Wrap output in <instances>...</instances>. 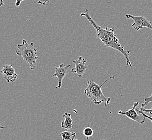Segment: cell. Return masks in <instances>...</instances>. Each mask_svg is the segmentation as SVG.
<instances>
[{"label": "cell", "mask_w": 152, "mask_h": 140, "mask_svg": "<svg viewBox=\"0 0 152 140\" xmlns=\"http://www.w3.org/2000/svg\"><path fill=\"white\" fill-rule=\"evenodd\" d=\"M80 15L86 18L90 23L93 26L96 31V37L99 38L102 44L121 53L126 59L127 65L131 67H132L129 58L131 51L125 49V48L120 44L119 40L117 37L114 28H109L108 27H106L105 29L102 28L92 18L88 9H86L85 12H83Z\"/></svg>", "instance_id": "1"}, {"label": "cell", "mask_w": 152, "mask_h": 140, "mask_svg": "<svg viewBox=\"0 0 152 140\" xmlns=\"http://www.w3.org/2000/svg\"><path fill=\"white\" fill-rule=\"evenodd\" d=\"M114 76H112L107 79L101 85H98L92 80H88L86 84V88L84 90L85 94L94 102L95 105H99L102 102H105V107L110 103L111 98L104 96L102 90V86L110 80L114 79Z\"/></svg>", "instance_id": "2"}, {"label": "cell", "mask_w": 152, "mask_h": 140, "mask_svg": "<svg viewBox=\"0 0 152 140\" xmlns=\"http://www.w3.org/2000/svg\"><path fill=\"white\" fill-rule=\"evenodd\" d=\"M16 53L17 55L22 56L24 62L29 65L31 70H35V64L38 57L37 50L34 43L29 44L26 40L23 39L22 44L17 45Z\"/></svg>", "instance_id": "3"}, {"label": "cell", "mask_w": 152, "mask_h": 140, "mask_svg": "<svg viewBox=\"0 0 152 140\" xmlns=\"http://www.w3.org/2000/svg\"><path fill=\"white\" fill-rule=\"evenodd\" d=\"M127 18H131L134 20V23L132 26L135 30L138 31L143 28H147L152 30V26L151 22L148 20L146 18L142 16H135L133 15L127 14L125 16Z\"/></svg>", "instance_id": "4"}, {"label": "cell", "mask_w": 152, "mask_h": 140, "mask_svg": "<svg viewBox=\"0 0 152 140\" xmlns=\"http://www.w3.org/2000/svg\"><path fill=\"white\" fill-rule=\"evenodd\" d=\"M86 62L87 61L83 57H79L78 59L74 60L73 63L75 65V67L71 70V72L76 73L79 77L81 78L88 69Z\"/></svg>", "instance_id": "5"}, {"label": "cell", "mask_w": 152, "mask_h": 140, "mask_svg": "<svg viewBox=\"0 0 152 140\" xmlns=\"http://www.w3.org/2000/svg\"><path fill=\"white\" fill-rule=\"evenodd\" d=\"M4 79L8 82H13L18 78V74L12 65H6L1 70Z\"/></svg>", "instance_id": "6"}, {"label": "cell", "mask_w": 152, "mask_h": 140, "mask_svg": "<svg viewBox=\"0 0 152 140\" xmlns=\"http://www.w3.org/2000/svg\"><path fill=\"white\" fill-rule=\"evenodd\" d=\"M71 67L70 65H65L64 64H61L58 67H55L56 72L53 74V77H56L58 79V86L56 88H61L62 86V81L65 76L66 75L67 70Z\"/></svg>", "instance_id": "7"}, {"label": "cell", "mask_w": 152, "mask_h": 140, "mask_svg": "<svg viewBox=\"0 0 152 140\" xmlns=\"http://www.w3.org/2000/svg\"><path fill=\"white\" fill-rule=\"evenodd\" d=\"M139 105V102H134L133 106L131 109H130L129 111L126 112H122L121 111L118 112V114L120 115H124L126 117H128L131 120H134L138 123L143 124V120H141L140 117L139 116L137 112L136 111V109L137 108V106Z\"/></svg>", "instance_id": "8"}, {"label": "cell", "mask_w": 152, "mask_h": 140, "mask_svg": "<svg viewBox=\"0 0 152 140\" xmlns=\"http://www.w3.org/2000/svg\"><path fill=\"white\" fill-rule=\"evenodd\" d=\"M63 117L64 120L61 122V127L63 128L69 130L73 127V121L71 119V114L65 112Z\"/></svg>", "instance_id": "9"}, {"label": "cell", "mask_w": 152, "mask_h": 140, "mask_svg": "<svg viewBox=\"0 0 152 140\" xmlns=\"http://www.w3.org/2000/svg\"><path fill=\"white\" fill-rule=\"evenodd\" d=\"M59 136L62 137V140H74L76 136V133L66 131L61 132Z\"/></svg>", "instance_id": "10"}, {"label": "cell", "mask_w": 152, "mask_h": 140, "mask_svg": "<svg viewBox=\"0 0 152 140\" xmlns=\"http://www.w3.org/2000/svg\"><path fill=\"white\" fill-rule=\"evenodd\" d=\"M83 134L86 137H91L94 135V130L91 127H86L83 131Z\"/></svg>", "instance_id": "11"}, {"label": "cell", "mask_w": 152, "mask_h": 140, "mask_svg": "<svg viewBox=\"0 0 152 140\" xmlns=\"http://www.w3.org/2000/svg\"><path fill=\"white\" fill-rule=\"evenodd\" d=\"M152 102V93L151 96L147 97V98L145 99L144 103L141 104V108H145V106L148 105L149 102Z\"/></svg>", "instance_id": "12"}, {"label": "cell", "mask_w": 152, "mask_h": 140, "mask_svg": "<svg viewBox=\"0 0 152 140\" xmlns=\"http://www.w3.org/2000/svg\"><path fill=\"white\" fill-rule=\"evenodd\" d=\"M136 111L137 112V113H140V114L142 115V116L143 117L148 119L149 120H151V121L152 122V117H149V116L147 115L146 114H145L144 113H143V112H142V111H141L140 109H139V108H137V109H136Z\"/></svg>", "instance_id": "13"}, {"label": "cell", "mask_w": 152, "mask_h": 140, "mask_svg": "<svg viewBox=\"0 0 152 140\" xmlns=\"http://www.w3.org/2000/svg\"><path fill=\"white\" fill-rule=\"evenodd\" d=\"M49 2H50L49 0H39L38 3L39 4L45 6V5H47V4H49Z\"/></svg>", "instance_id": "14"}, {"label": "cell", "mask_w": 152, "mask_h": 140, "mask_svg": "<svg viewBox=\"0 0 152 140\" xmlns=\"http://www.w3.org/2000/svg\"><path fill=\"white\" fill-rule=\"evenodd\" d=\"M151 109H145V108H139V109H140L141 111H142V112H147V113H149V114L152 115V106H151Z\"/></svg>", "instance_id": "15"}, {"label": "cell", "mask_w": 152, "mask_h": 140, "mask_svg": "<svg viewBox=\"0 0 152 140\" xmlns=\"http://www.w3.org/2000/svg\"><path fill=\"white\" fill-rule=\"evenodd\" d=\"M24 0H16V2H15V6L16 7H19L20 6V3L23 1Z\"/></svg>", "instance_id": "16"}, {"label": "cell", "mask_w": 152, "mask_h": 140, "mask_svg": "<svg viewBox=\"0 0 152 140\" xmlns=\"http://www.w3.org/2000/svg\"><path fill=\"white\" fill-rule=\"evenodd\" d=\"M3 5H4V3L3 2V0H1V4H0V6H2Z\"/></svg>", "instance_id": "17"}, {"label": "cell", "mask_w": 152, "mask_h": 140, "mask_svg": "<svg viewBox=\"0 0 152 140\" xmlns=\"http://www.w3.org/2000/svg\"><path fill=\"white\" fill-rule=\"evenodd\" d=\"M151 38H152V36H151Z\"/></svg>", "instance_id": "18"}, {"label": "cell", "mask_w": 152, "mask_h": 140, "mask_svg": "<svg viewBox=\"0 0 152 140\" xmlns=\"http://www.w3.org/2000/svg\"></svg>", "instance_id": "19"}]
</instances>
